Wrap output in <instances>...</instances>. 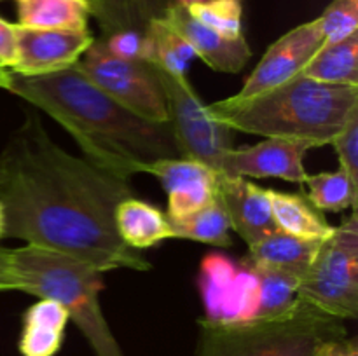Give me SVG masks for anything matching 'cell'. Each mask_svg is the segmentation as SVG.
<instances>
[{
    "label": "cell",
    "instance_id": "6da1fadb",
    "mask_svg": "<svg viewBox=\"0 0 358 356\" xmlns=\"http://www.w3.org/2000/svg\"><path fill=\"white\" fill-rule=\"evenodd\" d=\"M0 157L3 236L62 251L100 272L149 271V262L115 229V208L135 195L128 181L63 150L37 115L27 119Z\"/></svg>",
    "mask_w": 358,
    "mask_h": 356
},
{
    "label": "cell",
    "instance_id": "7a4b0ae2",
    "mask_svg": "<svg viewBox=\"0 0 358 356\" xmlns=\"http://www.w3.org/2000/svg\"><path fill=\"white\" fill-rule=\"evenodd\" d=\"M9 91L69 131L84 159L121 180L147 173L156 161L180 157L170 122H152L133 114L76 65L38 77L10 72Z\"/></svg>",
    "mask_w": 358,
    "mask_h": 356
},
{
    "label": "cell",
    "instance_id": "3957f363",
    "mask_svg": "<svg viewBox=\"0 0 358 356\" xmlns=\"http://www.w3.org/2000/svg\"><path fill=\"white\" fill-rule=\"evenodd\" d=\"M358 110V87L292 77L261 94L208 105V112L233 131L283 138L315 147L331 145Z\"/></svg>",
    "mask_w": 358,
    "mask_h": 356
},
{
    "label": "cell",
    "instance_id": "277c9868",
    "mask_svg": "<svg viewBox=\"0 0 358 356\" xmlns=\"http://www.w3.org/2000/svg\"><path fill=\"white\" fill-rule=\"evenodd\" d=\"M21 292L58 302L96 356H124L100 307L103 272L62 251L24 244L10 250Z\"/></svg>",
    "mask_w": 358,
    "mask_h": 356
},
{
    "label": "cell",
    "instance_id": "5b68a950",
    "mask_svg": "<svg viewBox=\"0 0 358 356\" xmlns=\"http://www.w3.org/2000/svg\"><path fill=\"white\" fill-rule=\"evenodd\" d=\"M199 325L198 356H324L332 342L348 337L343 320L301 299L266 320Z\"/></svg>",
    "mask_w": 358,
    "mask_h": 356
},
{
    "label": "cell",
    "instance_id": "8992f818",
    "mask_svg": "<svg viewBox=\"0 0 358 356\" xmlns=\"http://www.w3.org/2000/svg\"><path fill=\"white\" fill-rule=\"evenodd\" d=\"M240 271L219 264L213 271L203 267V299L206 300V321L213 323H240V321L266 320L289 311L297 300L299 279L283 272L262 269L243 260Z\"/></svg>",
    "mask_w": 358,
    "mask_h": 356
},
{
    "label": "cell",
    "instance_id": "52a82bcc",
    "mask_svg": "<svg viewBox=\"0 0 358 356\" xmlns=\"http://www.w3.org/2000/svg\"><path fill=\"white\" fill-rule=\"evenodd\" d=\"M297 299L339 320L358 316L357 209L324 239L301 278Z\"/></svg>",
    "mask_w": 358,
    "mask_h": 356
},
{
    "label": "cell",
    "instance_id": "ba28073f",
    "mask_svg": "<svg viewBox=\"0 0 358 356\" xmlns=\"http://www.w3.org/2000/svg\"><path fill=\"white\" fill-rule=\"evenodd\" d=\"M76 68L133 114L152 122H170L163 84L150 63L119 58L105 42L93 40Z\"/></svg>",
    "mask_w": 358,
    "mask_h": 356
},
{
    "label": "cell",
    "instance_id": "9c48e42d",
    "mask_svg": "<svg viewBox=\"0 0 358 356\" xmlns=\"http://www.w3.org/2000/svg\"><path fill=\"white\" fill-rule=\"evenodd\" d=\"M156 70L163 84L180 157L199 161L219 173L224 156L233 149L234 131L210 114L208 105L199 100L187 77Z\"/></svg>",
    "mask_w": 358,
    "mask_h": 356
},
{
    "label": "cell",
    "instance_id": "30bf717a",
    "mask_svg": "<svg viewBox=\"0 0 358 356\" xmlns=\"http://www.w3.org/2000/svg\"><path fill=\"white\" fill-rule=\"evenodd\" d=\"M322 44L324 38L315 20L292 28L269 45L243 87L231 98L247 100L299 75Z\"/></svg>",
    "mask_w": 358,
    "mask_h": 356
},
{
    "label": "cell",
    "instance_id": "8fae6325",
    "mask_svg": "<svg viewBox=\"0 0 358 356\" xmlns=\"http://www.w3.org/2000/svg\"><path fill=\"white\" fill-rule=\"evenodd\" d=\"M17 58L9 72L38 77L62 72L79 61L93 44L90 30H41L16 23Z\"/></svg>",
    "mask_w": 358,
    "mask_h": 356
},
{
    "label": "cell",
    "instance_id": "7c38bea8",
    "mask_svg": "<svg viewBox=\"0 0 358 356\" xmlns=\"http://www.w3.org/2000/svg\"><path fill=\"white\" fill-rule=\"evenodd\" d=\"M311 147L303 142L266 138L250 147L231 149L224 156L219 173L243 178H280L303 185L308 173L304 156Z\"/></svg>",
    "mask_w": 358,
    "mask_h": 356
},
{
    "label": "cell",
    "instance_id": "4fadbf2b",
    "mask_svg": "<svg viewBox=\"0 0 358 356\" xmlns=\"http://www.w3.org/2000/svg\"><path fill=\"white\" fill-rule=\"evenodd\" d=\"M215 201L226 213L231 229L248 244V248L278 230L269 191L247 178L217 173Z\"/></svg>",
    "mask_w": 358,
    "mask_h": 356
},
{
    "label": "cell",
    "instance_id": "5bb4252c",
    "mask_svg": "<svg viewBox=\"0 0 358 356\" xmlns=\"http://www.w3.org/2000/svg\"><path fill=\"white\" fill-rule=\"evenodd\" d=\"M147 173L156 177L168 194L170 218L194 213L215 199L217 171L206 164L185 157L156 161Z\"/></svg>",
    "mask_w": 358,
    "mask_h": 356
},
{
    "label": "cell",
    "instance_id": "9a60e30c",
    "mask_svg": "<svg viewBox=\"0 0 358 356\" xmlns=\"http://www.w3.org/2000/svg\"><path fill=\"white\" fill-rule=\"evenodd\" d=\"M159 17L189 42L196 58H201L215 72L236 73L250 59L252 51L245 35L224 37L194 20L184 6L173 3Z\"/></svg>",
    "mask_w": 358,
    "mask_h": 356
},
{
    "label": "cell",
    "instance_id": "2e32d148",
    "mask_svg": "<svg viewBox=\"0 0 358 356\" xmlns=\"http://www.w3.org/2000/svg\"><path fill=\"white\" fill-rule=\"evenodd\" d=\"M320 243L322 241L301 239L278 229L248 248V255L243 260L257 267L294 276L301 281Z\"/></svg>",
    "mask_w": 358,
    "mask_h": 356
},
{
    "label": "cell",
    "instance_id": "e0dca14e",
    "mask_svg": "<svg viewBox=\"0 0 358 356\" xmlns=\"http://www.w3.org/2000/svg\"><path fill=\"white\" fill-rule=\"evenodd\" d=\"M115 229L126 246L145 250L171 237L166 213L135 195L122 199L115 208Z\"/></svg>",
    "mask_w": 358,
    "mask_h": 356
},
{
    "label": "cell",
    "instance_id": "ac0fdd59",
    "mask_svg": "<svg viewBox=\"0 0 358 356\" xmlns=\"http://www.w3.org/2000/svg\"><path fill=\"white\" fill-rule=\"evenodd\" d=\"M69 313L58 302L38 299L23 318L20 353L23 356H55L62 348Z\"/></svg>",
    "mask_w": 358,
    "mask_h": 356
},
{
    "label": "cell",
    "instance_id": "d6986e66",
    "mask_svg": "<svg viewBox=\"0 0 358 356\" xmlns=\"http://www.w3.org/2000/svg\"><path fill=\"white\" fill-rule=\"evenodd\" d=\"M269 191L273 216L280 230L308 241H324L334 232V225L325 220L320 209L315 208L303 194Z\"/></svg>",
    "mask_w": 358,
    "mask_h": 356
},
{
    "label": "cell",
    "instance_id": "ffe728a7",
    "mask_svg": "<svg viewBox=\"0 0 358 356\" xmlns=\"http://www.w3.org/2000/svg\"><path fill=\"white\" fill-rule=\"evenodd\" d=\"M17 24L41 30H87V0H16Z\"/></svg>",
    "mask_w": 358,
    "mask_h": 356
},
{
    "label": "cell",
    "instance_id": "44dd1931",
    "mask_svg": "<svg viewBox=\"0 0 358 356\" xmlns=\"http://www.w3.org/2000/svg\"><path fill=\"white\" fill-rule=\"evenodd\" d=\"M301 73L318 82L358 87V34L322 44Z\"/></svg>",
    "mask_w": 358,
    "mask_h": 356
},
{
    "label": "cell",
    "instance_id": "7402d4cb",
    "mask_svg": "<svg viewBox=\"0 0 358 356\" xmlns=\"http://www.w3.org/2000/svg\"><path fill=\"white\" fill-rule=\"evenodd\" d=\"M194 58L196 52L189 42H185V38L168 27L161 17H152L149 21L147 31L143 34V61L168 73L185 75L189 63Z\"/></svg>",
    "mask_w": 358,
    "mask_h": 356
},
{
    "label": "cell",
    "instance_id": "603a6c76",
    "mask_svg": "<svg viewBox=\"0 0 358 356\" xmlns=\"http://www.w3.org/2000/svg\"><path fill=\"white\" fill-rule=\"evenodd\" d=\"M168 223H170L171 237L199 241L217 248H229L233 244L229 220L215 199L205 208L180 218L168 216Z\"/></svg>",
    "mask_w": 358,
    "mask_h": 356
},
{
    "label": "cell",
    "instance_id": "cb8c5ba5",
    "mask_svg": "<svg viewBox=\"0 0 358 356\" xmlns=\"http://www.w3.org/2000/svg\"><path fill=\"white\" fill-rule=\"evenodd\" d=\"M308 195L311 205L322 212H345L357 209L358 185L350 180L343 168L327 173L308 175Z\"/></svg>",
    "mask_w": 358,
    "mask_h": 356
},
{
    "label": "cell",
    "instance_id": "d4e9b609",
    "mask_svg": "<svg viewBox=\"0 0 358 356\" xmlns=\"http://www.w3.org/2000/svg\"><path fill=\"white\" fill-rule=\"evenodd\" d=\"M185 9L194 20L224 37L243 35L241 31V14H243L241 0H206V2L196 3V6L185 7Z\"/></svg>",
    "mask_w": 358,
    "mask_h": 356
},
{
    "label": "cell",
    "instance_id": "484cf974",
    "mask_svg": "<svg viewBox=\"0 0 358 356\" xmlns=\"http://www.w3.org/2000/svg\"><path fill=\"white\" fill-rule=\"evenodd\" d=\"M324 44H332L358 34V0H332L317 17Z\"/></svg>",
    "mask_w": 358,
    "mask_h": 356
},
{
    "label": "cell",
    "instance_id": "4316f807",
    "mask_svg": "<svg viewBox=\"0 0 358 356\" xmlns=\"http://www.w3.org/2000/svg\"><path fill=\"white\" fill-rule=\"evenodd\" d=\"M331 145L334 147L339 157V164H341L339 168H343L350 180L358 185V110L348 119L345 128L336 135Z\"/></svg>",
    "mask_w": 358,
    "mask_h": 356
},
{
    "label": "cell",
    "instance_id": "83f0119b",
    "mask_svg": "<svg viewBox=\"0 0 358 356\" xmlns=\"http://www.w3.org/2000/svg\"><path fill=\"white\" fill-rule=\"evenodd\" d=\"M112 54L124 59H143V35L138 31L124 30L105 40Z\"/></svg>",
    "mask_w": 358,
    "mask_h": 356
},
{
    "label": "cell",
    "instance_id": "f1b7e54d",
    "mask_svg": "<svg viewBox=\"0 0 358 356\" xmlns=\"http://www.w3.org/2000/svg\"><path fill=\"white\" fill-rule=\"evenodd\" d=\"M17 58L16 24L0 17V68L13 70Z\"/></svg>",
    "mask_w": 358,
    "mask_h": 356
},
{
    "label": "cell",
    "instance_id": "f546056e",
    "mask_svg": "<svg viewBox=\"0 0 358 356\" xmlns=\"http://www.w3.org/2000/svg\"><path fill=\"white\" fill-rule=\"evenodd\" d=\"M0 292H21V283L10 265V250L0 248Z\"/></svg>",
    "mask_w": 358,
    "mask_h": 356
},
{
    "label": "cell",
    "instance_id": "4dcf8cb0",
    "mask_svg": "<svg viewBox=\"0 0 358 356\" xmlns=\"http://www.w3.org/2000/svg\"><path fill=\"white\" fill-rule=\"evenodd\" d=\"M324 356H358V344L355 337H345L332 342L325 349Z\"/></svg>",
    "mask_w": 358,
    "mask_h": 356
},
{
    "label": "cell",
    "instance_id": "1f68e13d",
    "mask_svg": "<svg viewBox=\"0 0 358 356\" xmlns=\"http://www.w3.org/2000/svg\"><path fill=\"white\" fill-rule=\"evenodd\" d=\"M10 84V72L6 68H0V89L9 91Z\"/></svg>",
    "mask_w": 358,
    "mask_h": 356
},
{
    "label": "cell",
    "instance_id": "d6a6232c",
    "mask_svg": "<svg viewBox=\"0 0 358 356\" xmlns=\"http://www.w3.org/2000/svg\"><path fill=\"white\" fill-rule=\"evenodd\" d=\"M3 230H6V213H3V206L0 202V237L3 236Z\"/></svg>",
    "mask_w": 358,
    "mask_h": 356
},
{
    "label": "cell",
    "instance_id": "836d02e7",
    "mask_svg": "<svg viewBox=\"0 0 358 356\" xmlns=\"http://www.w3.org/2000/svg\"><path fill=\"white\" fill-rule=\"evenodd\" d=\"M206 2V0H177L178 6H184V7H191V6H196V3H203Z\"/></svg>",
    "mask_w": 358,
    "mask_h": 356
},
{
    "label": "cell",
    "instance_id": "e575fe53",
    "mask_svg": "<svg viewBox=\"0 0 358 356\" xmlns=\"http://www.w3.org/2000/svg\"><path fill=\"white\" fill-rule=\"evenodd\" d=\"M2 175H3V164H2V157H0V180H2Z\"/></svg>",
    "mask_w": 358,
    "mask_h": 356
}]
</instances>
